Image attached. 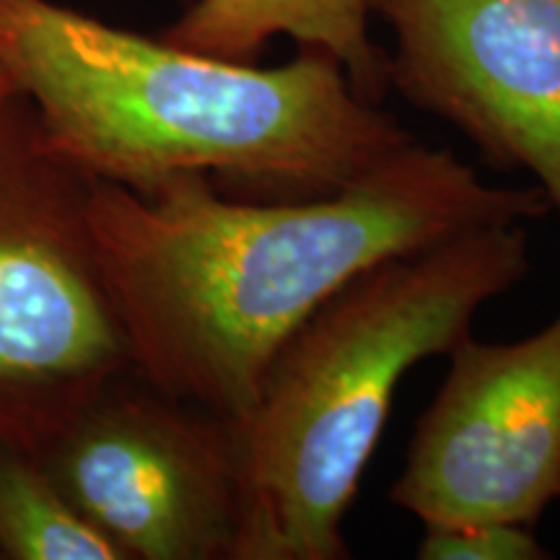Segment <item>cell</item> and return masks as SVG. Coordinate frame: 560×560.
<instances>
[{"mask_svg": "<svg viewBox=\"0 0 560 560\" xmlns=\"http://www.w3.org/2000/svg\"><path fill=\"white\" fill-rule=\"evenodd\" d=\"M0 62L62 161L136 192L192 172L234 198H322L418 140L322 50L257 68L58 0H0Z\"/></svg>", "mask_w": 560, "mask_h": 560, "instance_id": "obj_2", "label": "cell"}, {"mask_svg": "<svg viewBox=\"0 0 560 560\" xmlns=\"http://www.w3.org/2000/svg\"><path fill=\"white\" fill-rule=\"evenodd\" d=\"M392 482L423 524L535 527L560 493V314L516 342L465 335Z\"/></svg>", "mask_w": 560, "mask_h": 560, "instance_id": "obj_6", "label": "cell"}, {"mask_svg": "<svg viewBox=\"0 0 560 560\" xmlns=\"http://www.w3.org/2000/svg\"><path fill=\"white\" fill-rule=\"evenodd\" d=\"M542 187L490 185L450 149L416 143L310 200H249L206 174L149 192L89 179L86 219L130 371L242 423L285 338L371 265L462 231L540 221Z\"/></svg>", "mask_w": 560, "mask_h": 560, "instance_id": "obj_1", "label": "cell"}, {"mask_svg": "<svg viewBox=\"0 0 560 560\" xmlns=\"http://www.w3.org/2000/svg\"><path fill=\"white\" fill-rule=\"evenodd\" d=\"M122 560H231L240 470L229 420L112 376L34 452Z\"/></svg>", "mask_w": 560, "mask_h": 560, "instance_id": "obj_5", "label": "cell"}, {"mask_svg": "<svg viewBox=\"0 0 560 560\" xmlns=\"http://www.w3.org/2000/svg\"><path fill=\"white\" fill-rule=\"evenodd\" d=\"M16 96V86H13L9 70H5L3 62H0V112L9 107V102Z\"/></svg>", "mask_w": 560, "mask_h": 560, "instance_id": "obj_11", "label": "cell"}, {"mask_svg": "<svg viewBox=\"0 0 560 560\" xmlns=\"http://www.w3.org/2000/svg\"><path fill=\"white\" fill-rule=\"evenodd\" d=\"M89 177L16 94L0 112V436L37 452L96 387L130 369L96 265Z\"/></svg>", "mask_w": 560, "mask_h": 560, "instance_id": "obj_4", "label": "cell"}, {"mask_svg": "<svg viewBox=\"0 0 560 560\" xmlns=\"http://www.w3.org/2000/svg\"><path fill=\"white\" fill-rule=\"evenodd\" d=\"M0 560H122L60 493L39 457L0 436Z\"/></svg>", "mask_w": 560, "mask_h": 560, "instance_id": "obj_9", "label": "cell"}, {"mask_svg": "<svg viewBox=\"0 0 560 560\" xmlns=\"http://www.w3.org/2000/svg\"><path fill=\"white\" fill-rule=\"evenodd\" d=\"M529 270L524 223H501L371 265L322 301L272 355L249 416L231 423V560L350 558L342 522L402 376L450 353Z\"/></svg>", "mask_w": 560, "mask_h": 560, "instance_id": "obj_3", "label": "cell"}, {"mask_svg": "<svg viewBox=\"0 0 560 560\" xmlns=\"http://www.w3.org/2000/svg\"><path fill=\"white\" fill-rule=\"evenodd\" d=\"M558 501H560V493H558Z\"/></svg>", "mask_w": 560, "mask_h": 560, "instance_id": "obj_12", "label": "cell"}, {"mask_svg": "<svg viewBox=\"0 0 560 560\" xmlns=\"http://www.w3.org/2000/svg\"><path fill=\"white\" fill-rule=\"evenodd\" d=\"M387 79L499 172L537 179L560 219V0H371Z\"/></svg>", "mask_w": 560, "mask_h": 560, "instance_id": "obj_7", "label": "cell"}, {"mask_svg": "<svg viewBox=\"0 0 560 560\" xmlns=\"http://www.w3.org/2000/svg\"><path fill=\"white\" fill-rule=\"evenodd\" d=\"M416 556L420 560H545L550 550L535 527L509 522L425 524Z\"/></svg>", "mask_w": 560, "mask_h": 560, "instance_id": "obj_10", "label": "cell"}, {"mask_svg": "<svg viewBox=\"0 0 560 560\" xmlns=\"http://www.w3.org/2000/svg\"><path fill=\"white\" fill-rule=\"evenodd\" d=\"M369 16L371 0H187L159 37L236 62L289 37L338 60L363 100L380 104L389 89L387 52L371 39Z\"/></svg>", "mask_w": 560, "mask_h": 560, "instance_id": "obj_8", "label": "cell"}]
</instances>
